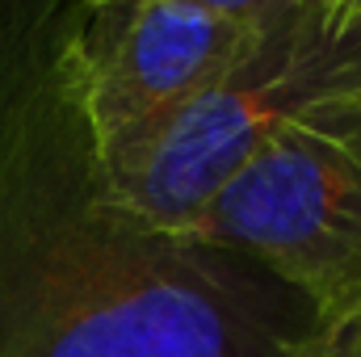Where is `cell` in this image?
<instances>
[{"label": "cell", "mask_w": 361, "mask_h": 357, "mask_svg": "<svg viewBox=\"0 0 361 357\" xmlns=\"http://www.w3.org/2000/svg\"><path fill=\"white\" fill-rule=\"evenodd\" d=\"M319 324L257 261L122 210L92 147L0 244V357H302Z\"/></svg>", "instance_id": "cell-1"}, {"label": "cell", "mask_w": 361, "mask_h": 357, "mask_svg": "<svg viewBox=\"0 0 361 357\" xmlns=\"http://www.w3.org/2000/svg\"><path fill=\"white\" fill-rule=\"evenodd\" d=\"M361 97V0H277L257 42L193 101L92 156L105 193L189 236L240 164L298 114Z\"/></svg>", "instance_id": "cell-2"}, {"label": "cell", "mask_w": 361, "mask_h": 357, "mask_svg": "<svg viewBox=\"0 0 361 357\" xmlns=\"http://www.w3.org/2000/svg\"><path fill=\"white\" fill-rule=\"evenodd\" d=\"M189 236L269 269L319 320L353 311L361 303V97L315 105L269 135Z\"/></svg>", "instance_id": "cell-3"}, {"label": "cell", "mask_w": 361, "mask_h": 357, "mask_svg": "<svg viewBox=\"0 0 361 357\" xmlns=\"http://www.w3.org/2000/svg\"><path fill=\"white\" fill-rule=\"evenodd\" d=\"M277 0H114L76 13L55 76L92 156L210 89L269 25Z\"/></svg>", "instance_id": "cell-4"}, {"label": "cell", "mask_w": 361, "mask_h": 357, "mask_svg": "<svg viewBox=\"0 0 361 357\" xmlns=\"http://www.w3.org/2000/svg\"><path fill=\"white\" fill-rule=\"evenodd\" d=\"M302 357H361V303L336 320H324Z\"/></svg>", "instance_id": "cell-5"}]
</instances>
